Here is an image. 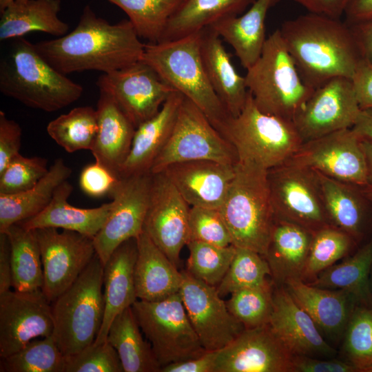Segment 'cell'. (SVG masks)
<instances>
[{
    "label": "cell",
    "mask_w": 372,
    "mask_h": 372,
    "mask_svg": "<svg viewBox=\"0 0 372 372\" xmlns=\"http://www.w3.org/2000/svg\"><path fill=\"white\" fill-rule=\"evenodd\" d=\"M21 134L19 124L0 111V172L19 154Z\"/></svg>",
    "instance_id": "cell-51"
},
{
    "label": "cell",
    "mask_w": 372,
    "mask_h": 372,
    "mask_svg": "<svg viewBox=\"0 0 372 372\" xmlns=\"http://www.w3.org/2000/svg\"><path fill=\"white\" fill-rule=\"evenodd\" d=\"M35 231L43 271L42 291L54 301L78 278L96 254L93 238L53 227Z\"/></svg>",
    "instance_id": "cell-15"
},
{
    "label": "cell",
    "mask_w": 372,
    "mask_h": 372,
    "mask_svg": "<svg viewBox=\"0 0 372 372\" xmlns=\"http://www.w3.org/2000/svg\"><path fill=\"white\" fill-rule=\"evenodd\" d=\"M218 132L234 146L239 162L267 170L289 160L303 143L292 121L261 111L249 92L240 113L229 116Z\"/></svg>",
    "instance_id": "cell-8"
},
{
    "label": "cell",
    "mask_w": 372,
    "mask_h": 372,
    "mask_svg": "<svg viewBox=\"0 0 372 372\" xmlns=\"http://www.w3.org/2000/svg\"><path fill=\"white\" fill-rule=\"evenodd\" d=\"M103 267L96 254L75 282L51 303L52 336L65 355L92 344L104 316Z\"/></svg>",
    "instance_id": "cell-7"
},
{
    "label": "cell",
    "mask_w": 372,
    "mask_h": 372,
    "mask_svg": "<svg viewBox=\"0 0 372 372\" xmlns=\"http://www.w3.org/2000/svg\"><path fill=\"white\" fill-rule=\"evenodd\" d=\"M371 271H372V269H371ZM371 283H372V281H371ZM371 287H372V286H371Z\"/></svg>",
    "instance_id": "cell-64"
},
{
    "label": "cell",
    "mask_w": 372,
    "mask_h": 372,
    "mask_svg": "<svg viewBox=\"0 0 372 372\" xmlns=\"http://www.w3.org/2000/svg\"><path fill=\"white\" fill-rule=\"evenodd\" d=\"M291 372H358L344 360H322L318 358L293 355Z\"/></svg>",
    "instance_id": "cell-52"
},
{
    "label": "cell",
    "mask_w": 372,
    "mask_h": 372,
    "mask_svg": "<svg viewBox=\"0 0 372 372\" xmlns=\"http://www.w3.org/2000/svg\"><path fill=\"white\" fill-rule=\"evenodd\" d=\"M48 160L16 155L0 172V194H12L34 187L48 172Z\"/></svg>",
    "instance_id": "cell-47"
},
{
    "label": "cell",
    "mask_w": 372,
    "mask_h": 372,
    "mask_svg": "<svg viewBox=\"0 0 372 372\" xmlns=\"http://www.w3.org/2000/svg\"><path fill=\"white\" fill-rule=\"evenodd\" d=\"M184 98L180 92L174 91L154 116L136 128L129 154L121 169V178L150 172L173 131Z\"/></svg>",
    "instance_id": "cell-25"
},
{
    "label": "cell",
    "mask_w": 372,
    "mask_h": 372,
    "mask_svg": "<svg viewBox=\"0 0 372 372\" xmlns=\"http://www.w3.org/2000/svg\"><path fill=\"white\" fill-rule=\"evenodd\" d=\"M274 283L245 288L231 293L226 301L232 316L245 329H251L269 323L273 311Z\"/></svg>",
    "instance_id": "cell-45"
},
{
    "label": "cell",
    "mask_w": 372,
    "mask_h": 372,
    "mask_svg": "<svg viewBox=\"0 0 372 372\" xmlns=\"http://www.w3.org/2000/svg\"><path fill=\"white\" fill-rule=\"evenodd\" d=\"M10 41L0 61L3 94L47 112L59 110L81 98L83 87L47 62L35 44L23 37Z\"/></svg>",
    "instance_id": "cell-3"
},
{
    "label": "cell",
    "mask_w": 372,
    "mask_h": 372,
    "mask_svg": "<svg viewBox=\"0 0 372 372\" xmlns=\"http://www.w3.org/2000/svg\"><path fill=\"white\" fill-rule=\"evenodd\" d=\"M280 0H256L242 14L227 17L209 27L234 49L247 70L259 59L265 41V20L269 10Z\"/></svg>",
    "instance_id": "cell-32"
},
{
    "label": "cell",
    "mask_w": 372,
    "mask_h": 372,
    "mask_svg": "<svg viewBox=\"0 0 372 372\" xmlns=\"http://www.w3.org/2000/svg\"><path fill=\"white\" fill-rule=\"evenodd\" d=\"M304 83L316 89L337 77L351 79L362 59L347 23L309 12L279 29Z\"/></svg>",
    "instance_id": "cell-2"
},
{
    "label": "cell",
    "mask_w": 372,
    "mask_h": 372,
    "mask_svg": "<svg viewBox=\"0 0 372 372\" xmlns=\"http://www.w3.org/2000/svg\"><path fill=\"white\" fill-rule=\"evenodd\" d=\"M137 256L136 238L118 246L103 267L104 316L101 329L94 342L107 341L114 318L138 300L134 285V265Z\"/></svg>",
    "instance_id": "cell-24"
},
{
    "label": "cell",
    "mask_w": 372,
    "mask_h": 372,
    "mask_svg": "<svg viewBox=\"0 0 372 372\" xmlns=\"http://www.w3.org/2000/svg\"><path fill=\"white\" fill-rule=\"evenodd\" d=\"M349 25L361 57L372 64V19Z\"/></svg>",
    "instance_id": "cell-56"
},
{
    "label": "cell",
    "mask_w": 372,
    "mask_h": 372,
    "mask_svg": "<svg viewBox=\"0 0 372 372\" xmlns=\"http://www.w3.org/2000/svg\"><path fill=\"white\" fill-rule=\"evenodd\" d=\"M107 341L116 349L124 372H161L151 344L145 340L132 307L112 322Z\"/></svg>",
    "instance_id": "cell-36"
},
{
    "label": "cell",
    "mask_w": 372,
    "mask_h": 372,
    "mask_svg": "<svg viewBox=\"0 0 372 372\" xmlns=\"http://www.w3.org/2000/svg\"><path fill=\"white\" fill-rule=\"evenodd\" d=\"M245 78L261 111L292 122L315 90L302 81L279 29L267 38L261 55Z\"/></svg>",
    "instance_id": "cell-6"
},
{
    "label": "cell",
    "mask_w": 372,
    "mask_h": 372,
    "mask_svg": "<svg viewBox=\"0 0 372 372\" xmlns=\"http://www.w3.org/2000/svg\"><path fill=\"white\" fill-rule=\"evenodd\" d=\"M267 170L239 162L220 207L232 245L265 255L276 223L267 182Z\"/></svg>",
    "instance_id": "cell-5"
},
{
    "label": "cell",
    "mask_w": 372,
    "mask_h": 372,
    "mask_svg": "<svg viewBox=\"0 0 372 372\" xmlns=\"http://www.w3.org/2000/svg\"><path fill=\"white\" fill-rule=\"evenodd\" d=\"M289 160L340 181L360 187L369 185L362 140L352 128L303 142Z\"/></svg>",
    "instance_id": "cell-14"
},
{
    "label": "cell",
    "mask_w": 372,
    "mask_h": 372,
    "mask_svg": "<svg viewBox=\"0 0 372 372\" xmlns=\"http://www.w3.org/2000/svg\"><path fill=\"white\" fill-rule=\"evenodd\" d=\"M309 12L340 19L349 0H294Z\"/></svg>",
    "instance_id": "cell-55"
},
{
    "label": "cell",
    "mask_w": 372,
    "mask_h": 372,
    "mask_svg": "<svg viewBox=\"0 0 372 372\" xmlns=\"http://www.w3.org/2000/svg\"><path fill=\"white\" fill-rule=\"evenodd\" d=\"M187 271L205 283L217 287L227 271L236 254L233 245L219 247L203 242L191 240Z\"/></svg>",
    "instance_id": "cell-46"
},
{
    "label": "cell",
    "mask_w": 372,
    "mask_h": 372,
    "mask_svg": "<svg viewBox=\"0 0 372 372\" xmlns=\"http://www.w3.org/2000/svg\"><path fill=\"white\" fill-rule=\"evenodd\" d=\"M284 285L296 302L310 316L323 337L333 344L339 343L355 307L359 304L355 298L346 291L312 286L300 279L289 280Z\"/></svg>",
    "instance_id": "cell-23"
},
{
    "label": "cell",
    "mask_w": 372,
    "mask_h": 372,
    "mask_svg": "<svg viewBox=\"0 0 372 372\" xmlns=\"http://www.w3.org/2000/svg\"><path fill=\"white\" fill-rule=\"evenodd\" d=\"M98 129L96 109L91 106L74 107L51 121L46 128L50 138L69 153L91 150Z\"/></svg>",
    "instance_id": "cell-39"
},
{
    "label": "cell",
    "mask_w": 372,
    "mask_h": 372,
    "mask_svg": "<svg viewBox=\"0 0 372 372\" xmlns=\"http://www.w3.org/2000/svg\"><path fill=\"white\" fill-rule=\"evenodd\" d=\"M363 193L372 205V185L362 187Z\"/></svg>",
    "instance_id": "cell-61"
},
{
    "label": "cell",
    "mask_w": 372,
    "mask_h": 372,
    "mask_svg": "<svg viewBox=\"0 0 372 372\" xmlns=\"http://www.w3.org/2000/svg\"><path fill=\"white\" fill-rule=\"evenodd\" d=\"M355 243L349 234L333 225L315 231L302 280L306 282L313 280L320 273L345 257Z\"/></svg>",
    "instance_id": "cell-42"
},
{
    "label": "cell",
    "mask_w": 372,
    "mask_h": 372,
    "mask_svg": "<svg viewBox=\"0 0 372 372\" xmlns=\"http://www.w3.org/2000/svg\"><path fill=\"white\" fill-rule=\"evenodd\" d=\"M65 355L53 337L33 340L0 361L1 372H64Z\"/></svg>",
    "instance_id": "cell-41"
},
{
    "label": "cell",
    "mask_w": 372,
    "mask_h": 372,
    "mask_svg": "<svg viewBox=\"0 0 372 372\" xmlns=\"http://www.w3.org/2000/svg\"><path fill=\"white\" fill-rule=\"evenodd\" d=\"M152 174L143 231L178 267L189 240L190 205L163 172Z\"/></svg>",
    "instance_id": "cell-16"
},
{
    "label": "cell",
    "mask_w": 372,
    "mask_h": 372,
    "mask_svg": "<svg viewBox=\"0 0 372 372\" xmlns=\"http://www.w3.org/2000/svg\"><path fill=\"white\" fill-rule=\"evenodd\" d=\"M269 324L292 355L332 358L337 353L285 285H274Z\"/></svg>",
    "instance_id": "cell-21"
},
{
    "label": "cell",
    "mask_w": 372,
    "mask_h": 372,
    "mask_svg": "<svg viewBox=\"0 0 372 372\" xmlns=\"http://www.w3.org/2000/svg\"><path fill=\"white\" fill-rule=\"evenodd\" d=\"M351 79L360 109L372 108V64L362 58Z\"/></svg>",
    "instance_id": "cell-53"
},
{
    "label": "cell",
    "mask_w": 372,
    "mask_h": 372,
    "mask_svg": "<svg viewBox=\"0 0 372 372\" xmlns=\"http://www.w3.org/2000/svg\"><path fill=\"white\" fill-rule=\"evenodd\" d=\"M96 112L98 132L91 149L95 161L119 178L136 127L108 94L100 92Z\"/></svg>",
    "instance_id": "cell-27"
},
{
    "label": "cell",
    "mask_w": 372,
    "mask_h": 372,
    "mask_svg": "<svg viewBox=\"0 0 372 372\" xmlns=\"http://www.w3.org/2000/svg\"><path fill=\"white\" fill-rule=\"evenodd\" d=\"M152 177L147 172L123 178L109 195L112 209L93 238L96 254L103 266L118 246L143 231Z\"/></svg>",
    "instance_id": "cell-13"
},
{
    "label": "cell",
    "mask_w": 372,
    "mask_h": 372,
    "mask_svg": "<svg viewBox=\"0 0 372 372\" xmlns=\"http://www.w3.org/2000/svg\"><path fill=\"white\" fill-rule=\"evenodd\" d=\"M189 241L196 240L219 247L232 245L231 237L219 209L190 207Z\"/></svg>",
    "instance_id": "cell-48"
},
{
    "label": "cell",
    "mask_w": 372,
    "mask_h": 372,
    "mask_svg": "<svg viewBox=\"0 0 372 372\" xmlns=\"http://www.w3.org/2000/svg\"><path fill=\"white\" fill-rule=\"evenodd\" d=\"M179 293L189 319L206 351H218L245 329L229 312L216 287L181 271Z\"/></svg>",
    "instance_id": "cell-17"
},
{
    "label": "cell",
    "mask_w": 372,
    "mask_h": 372,
    "mask_svg": "<svg viewBox=\"0 0 372 372\" xmlns=\"http://www.w3.org/2000/svg\"><path fill=\"white\" fill-rule=\"evenodd\" d=\"M122 178L95 161L86 165L81 172L79 186L87 195L99 198L110 195Z\"/></svg>",
    "instance_id": "cell-50"
},
{
    "label": "cell",
    "mask_w": 372,
    "mask_h": 372,
    "mask_svg": "<svg viewBox=\"0 0 372 372\" xmlns=\"http://www.w3.org/2000/svg\"><path fill=\"white\" fill-rule=\"evenodd\" d=\"M60 10V0H14L1 12L0 40L22 37L36 31L62 37L70 26L59 17Z\"/></svg>",
    "instance_id": "cell-33"
},
{
    "label": "cell",
    "mask_w": 372,
    "mask_h": 372,
    "mask_svg": "<svg viewBox=\"0 0 372 372\" xmlns=\"http://www.w3.org/2000/svg\"><path fill=\"white\" fill-rule=\"evenodd\" d=\"M236 165L192 161L173 163L163 172L190 207L220 209L235 176Z\"/></svg>",
    "instance_id": "cell-22"
},
{
    "label": "cell",
    "mask_w": 372,
    "mask_h": 372,
    "mask_svg": "<svg viewBox=\"0 0 372 372\" xmlns=\"http://www.w3.org/2000/svg\"><path fill=\"white\" fill-rule=\"evenodd\" d=\"M292 357L268 323L245 329L218 350L214 372H291Z\"/></svg>",
    "instance_id": "cell-20"
},
{
    "label": "cell",
    "mask_w": 372,
    "mask_h": 372,
    "mask_svg": "<svg viewBox=\"0 0 372 372\" xmlns=\"http://www.w3.org/2000/svg\"><path fill=\"white\" fill-rule=\"evenodd\" d=\"M53 68L67 75L88 70L109 73L142 58L145 43L129 19L112 24L84 7L76 28L69 33L35 43Z\"/></svg>",
    "instance_id": "cell-1"
},
{
    "label": "cell",
    "mask_w": 372,
    "mask_h": 372,
    "mask_svg": "<svg viewBox=\"0 0 372 372\" xmlns=\"http://www.w3.org/2000/svg\"><path fill=\"white\" fill-rule=\"evenodd\" d=\"M132 307L161 368L207 351L192 325L179 292L158 301L137 300Z\"/></svg>",
    "instance_id": "cell-9"
},
{
    "label": "cell",
    "mask_w": 372,
    "mask_h": 372,
    "mask_svg": "<svg viewBox=\"0 0 372 372\" xmlns=\"http://www.w3.org/2000/svg\"><path fill=\"white\" fill-rule=\"evenodd\" d=\"M318 174L330 224L359 242L369 227L372 211L362 187Z\"/></svg>",
    "instance_id": "cell-30"
},
{
    "label": "cell",
    "mask_w": 372,
    "mask_h": 372,
    "mask_svg": "<svg viewBox=\"0 0 372 372\" xmlns=\"http://www.w3.org/2000/svg\"><path fill=\"white\" fill-rule=\"evenodd\" d=\"M96 83L99 92L112 97L136 128L154 116L176 91L141 60L103 73Z\"/></svg>",
    "instance_id": "cell-12"
},
{
    "label": "cell",
    "mask_w": 372,
    "mask_h": 372,
    "mask_svg": "<svg viewBox=\"0 0 372 372\" xmlns=\"http://www.w3.org/2000/svg\"><path fill=\"white\" fill-rule=\"evenodd\" d=\"M17 1H26V0H16Z\"/></svg>",
    "instance_id": "cell-63"
},
{
    "label": "cell",
    "mask_w": 372,
    "mask_h": 372,
    "mask_svg": "<svg viewBox=\"0 0 372 372\" xmlns=\"http://www.w3.org/2000/svg\"><path fill=\"white\" fill-rule=\"evenodd\" d=\"M368 173L369 185H372V141L362 140Z\"/></svg>",
    "instance_id": "cell-60"
},
{
    "label": "cell",
    "mask_w": 372,
    "mask_h": 372,
    "mask_svg": "<svg viewBox=\"0 0 372 372\" xmlns=\"http://www.w3.org/2000/svg\"><path fill=\"white\" fill-rule=\"evenodd\" d=\"M71 174L72 169L62 158H57L48 173L32 188L17 194H0V233L43 211L56 189L68 180Z\"/></svg>",
    "instance_id": "cell-34"
},
{
    "label": "cell",
    "mask_w": 372,
    "mask_h": 372,
    "mask_svg": "<svg viewBox=\"0 0 372 372\" xmlns=\"http://www.w3.org/2000/svg\"><path fill=\"white\" fill-rule=\"evenodd\" d=\"M200 54L209 81L231 116H238L249 94L245 76L234 67L221 37L210 27L201 30Z\"/></svg>",
    "instance_id": "cell-26"
},
{
    "label": "cell",
    "mask_w": 372,
    "mask_h": 372,
    "mask_svg": "<svg viewBox=\"0 0 372 372\" xmlns=\"http://www.w3.org/2000/svg\"><path fill=\"white\" fill-rule=\"evenodd\" d=\"M216 351H207L198 357L172 362L163 366L161 372H214Z\"/></svg>",
    "instance_id": "cell-54"
},
{
    "label": "cell",
    "mask_w": 372,
    "mask_h": 372,
    "mask_svg": "<svg viewBox=\"0 0 372 372\" xmlns=\"http://www.w3.org/2000/svg\"><path fill=\"white\" fill-rule=\"evenodd\" d=\"M267 176L276 219L313 233L331 225L316 171L288 160L268 169Z\"/></svg>",
    "instance_id": "cell-10"
},
{
    "label": "cell",
    "mask_w": 372,
    "mask_h": 372,
    "mask_svg": "<svg viewBox=\"0 0 372 372\" xmlns=\"http://www.w3.org/2000/svg\"><path fill=\"white\" fill-rule=\"evenodd\" d=\"M10 245L6 233H0V294L12 287Z\"/></svg>",
    "instance_id": "cell-57"
},
{
    "label": "cell",
    "mask_w": 372,
    "mask_h": 372,
    "mask_svg": "<svg viewBox=\"0 0 372 372\" xmlns=\"http://www.w3.org/2000/svg\"><path fill=\"white\" fill-rule=\"evenodd\" d=\"M64 372H124L116 349L107 341L94 342L78 353L65 355Z\"/></svg>",
    "instance_id": "cell-49"
},
{
    "label": "cell",
    "mask_w": 372,
    "mask_h": 372,
    "mask_svg": "<svg viewBox=\"0 0 372 372\" xmlns=\"http://www.w3.org/2000/svg\"><path fill=\"white\" fill-rule=\"evenodd\" d=\"M51 302L42 289L0 294V358L23 348L37 338L52 335Z\"/></svg>",
    "instance_id": "cell-19"
},
{
    "label": "cell",
    "mask_w": 372,
    "mask_h": 372,
    "mask_svg": "<svg viewBox=\"0 0 372 372\" xmlns=\"http://www.w3.org/2000/svg\"><path fill=\"white\" fill-rule=\"evenodd\" d=\"M256 0H183L158 42L200 32L223 19L242 14Z\"/></svg>",
    "instance_id": "cell-35"
},
{
    "label": "cell",
    "mask_w": 372,
    "mask_h": 372,
    "mask_svg": "<svg viewBox=\"0 0 372 372\" xmlns=\"http://www.w3.org/2000/svg\"><path fill=\"white\" fill-rule=\"evenodd\" d=\"M72 190V185L64 181L56 189L43 211L19 223L28 229L53 227L76 231L93 238L109 216L112 201L94 208L76 207L68 201Z\"/></svg>",
    "instance_id": "cell-28"
},
{
    "label": "cell",
    "mask_w": 372,
    "mask_h": 372,
    "mask_svg": "<svg viewBox=\"0 0 372 372\" xmlns=\"http://www.w3.org/2000/svg\"><path fill=\"white\" fill-rule=\"evenodd\" d=\"M14 0H0V12H2Z\"/></svg>",
    "instance_id": "cell-62"
},
{
    "label": "cell",
    "mask_w": 372,
    "mask_h": 372,
    "mask_svg": "<svg viewBox=\"0 0 372 372\" xmlns=\"http://www.w3.org/2000/svg\"><path fill=\"white\" fill-rule=\"evenodd\" d=\"M351 128L361 140L372 141V108L361 110Z\"/></svg>",
    "instance_id": "cell-59"
},
{
    "label": "cell",
    "mask_w": 372,
    "mask_h": 372,
    "mask_svg": "<svg viewBox=\"0 0 372 372\" xmlns=\"http://www.w3.org/2000/svg\"><path fill=\"white\" fill-rule=\"evenodd\" d=\"M372 269V239L353 256L333 265L309 285L330 289H342L352 294L359 304L372 307L369 275Z\"/></svg>",
    "instance_id": "cell-37"
},
{
    "label": "cell",
    "mask_w": 372,
    "mask_h": 372,
    "mask_svg": "<svg viewBox=\"0 0 372 372\" xmlns=\"http://www.w3.org/2000/svg\"><path fill=\"white\" fill-rule=\"evenodd\" d=\"M360 110L351 79L337 77L313 90L293 123L305 142L351 128Z\"/></svg>",
    "instance_id": "cell-18"
},
{
    "label": "cell",
    "mask_w": 372,
    "mask_h": 372,
    "mask_svg": "<svg viewBox=\"0 0 372 372\" xmlns=\"http://www.w3.org/2000/svg\"><path fill=\"white\" fill-rule=\"evenodd\" d=\"M123 10L138 36L158 43L183 0H107Z\"/></svg>",
    "instance_id": "cell-40"
},
{
    "label": "cell",
    "mask_w": 372,
    "mask_h": 372,
    "mask_svg": "<svg viewBox=\"0 0 372 372\" xmlns=\"http://www.w3.org/2000/svg\"><path fill=\"white\" fill-rule=\"evenodd\" d=\"M269 266L264 256L253 250L236 247L231 263L216 287L223 298L238 290L258 287L269 281Z\"/></svg>",
    "instance_id": "cell-44"
},
{
    "label": "cell",
    "mask_w": 372,
    "mask_h": 372,
    "mask_svg": "<svg viewBox=\"0 0 372 372\" xmlns=\"http://www.w3.org/2000/svg\"><path fill=\"white\" fill-rule=\"evenodd\" d=\"M344 360L358 372H372V307L358 304L342 339Z\"/></svg>",
    "instance_id": "cell-43"
},
{
    "label": "cell",
    "mask_w": 372,
    "mask_h": 372,
    "mask_svg": "<svg viewBox=\"0 0 372 372\" xmlns=\"http://www.w3.org/2000/svg\"><path fill=\"white\" fill-rule=\"evenodd\" d=\"M136 240L134 276L138 300L158 301L178 293L181 271L145 231Z\"/></svg>",
    "instance_id": "cell-29"
},
{
    "label": "cell",
    "mask_w": 372,
    "mask_h": 372,
    "mask_svg": "<svg viewBox=\"0 0 372 372\" xmlns=\"http://www.w3.org/2000/svg\"><path fill=\"white\" fill-rule=\"evenodd\" d=\"M210 160L236 165L234 146L190 100L184 98L173 131L154 160L150 172H161L176 163Z\"/></svg>",
    "instance_id": "cell-11"
},
{
    "label": "cell",
    "mask_w": 372,
    "mask_h": 372,
    "mask_svg": "<svg viewBox=\"0 0 372 372\" xmlns=\"http://www.w3.org/2000/svg\"><path fill=\"white\" fill-rule=\"evenodd\" d=\"M4 233L10 245L12 287L19 291L42 289L43 271L35 231L25 229L18 223Z\"/></svg>",
    "instance_id": "cell-38"
},
{
    "label": "cell",
    "mask_w": 372,
    "mask_h": 372,
    "mask_svg": "<svg viewBox=\"0 0 372 372\" xmlns=\"http://www.w3.org/2000/svg\"><path fill=\"white\" fill-rule=\"evenodd\" d=\"M313 233L294 223L276 219L264 258L275 285L302 280Z\"/></svg>",
    "instance_id": "cell-31"
},
{
    "label": "cell",
    "mask_w": 372,
    "mask_h": 372,
    "mask_svg": "<svg viewBox=\"0 0 372 372\" xmlns=\"http://www.w3.org/2000/svg\"><path fill=\"white\" fill-rule=\"evenodd\" d=\"M344 14L349 25L372 19V0H349Z\"/></svg>",
    "instance_id": "cell-58"
},
{
    "label": "cell",
    "mask_w": 372,
    "mask_h": 372,
    "mask_svg": "<svg viewBox=\"0 0 372 372\" xmlns=\"http://www.w3.org/2000/svg\"><path fill=\"white\" fill-rule=\"evenodd\" d=\"M201 30L156 43H145L141 61L174 90L194 103L218 131L229 114L214 90L200 54Z\"/></svg>",
    "instance_id": "cell-4"
}]
</instances>
